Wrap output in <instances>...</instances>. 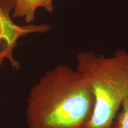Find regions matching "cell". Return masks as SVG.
<instances>
[{"mask_svg":"<svg viewBox=\"0 0 128 128\" xmlns=\"http://www.w3.org/2000/svg\"><path fill=\"white\" fill-rule=\"evenodd\" d=\"M95 99L81 73L60 65L31 88L27 100L28 128H87Z\"/></svg>","mask_w":128,"mask_h":128,"instance_id":"1","label":"cell"},{"mask_svg":"<svg viewBox=\"0 0 128 128\" xmlns=\"http://www.w3.org/2000/svg\"><path fill=\"white\" fill-rule=\"evenodd\" d=\"M76 70L88 83L95 99L87 128H110L124 100L128 98V52L118 50L110 56L90 50L76 56Z\"/></svg>","mask_w":128,"mask_h":128,"instance_id":"2","label":"cell"},{"mask_svg":"<svg viewBox=\"0 0 128 128\" xmlns=\"http://www.w3.org/2000/svg\"><path fill=\"white\" fill-rule=\"evenodd\" d=\"M39 8H42L49 13H53L54 0H15L12 18H23L26 23H31L34 21L36 12Z\"/></svg>","mask_w":128,"mask_h":128,"instance_id":"3","label":"cell"},{"mask_svg":"<svg viewBox=\"0 0 128 128\" xmlns=\"http://www.w3.org/2000/svg\"><path fill=\"white\" fill-rule=\"evenodd\" d=\"M110 128H128V98L122 104Z\"/></svg>","mask_w":128,"mask_h":128,"instance_id":"4","label":"cell"},{"mask_svg":"<svg viewBox=\"0 0 128 128\" xmlns=\"http://www.w3.org/2000/svg\"><path fill=\"white\" fill-rule=\"evenodd\" d=\"M15 0H0V16L3 17H10L11 12L13 8Z\"/></svg>","mask_w":128,"mask_h":128,"instance_id":"5","label":"cell"}]
</instances>
